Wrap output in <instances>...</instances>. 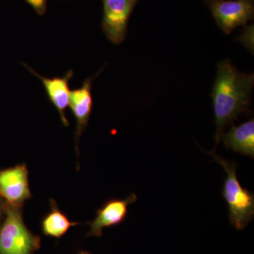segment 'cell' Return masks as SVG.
Masks as SVG:
<instances>
[{
	"label": "cell",
	"instance_id": "8992f818",
	"mask_svg": "<svg viewBox=\"0 0 254 254\" xmlns=\"http://www.w3.org/2000/svg\"><path fill=\"white\" fill-rule=\"evenodd\" d=\"M0 195L10 205L22 208L26 200L31 198L26 164L0 171Z\"/></svg>",
	"mask_w": 254,
	"mask_h": 254
},
{
	"label": "cell",
	"instance_id": "7c38bea8",
	"mask_svg": "<svg viewBox=\"0 0 254 254\" xmlns=\"http://www.w3.org/2000/svg\"><path fill=\"white\" fill-rule=\"evenodd\" d=\"M38 14L43 15L46 12V0H26Z\"/></svg>",
	"mask_w": 254,
	"mask_h": 254
},
{
	"label": "cell",
	"instance_id": "52a82bcc",
	"mask_svg": "<svg viewBox=\"0 0 254 254\" xmlns=\"http://www.w3.org/2000/svg\"><path fill=\"white\" fill-rule=\"evenodd\" d=\"M136 200V195L133 193L125 199L112 198L107 200L101 208L97 210L94 220L88 222L90 230L86 237H101L105 228L123 223L128 215V205L133 204Z\"/></svg>",
	"mask_w": 254,
	"mask_h": 254
},
{
	"label": "cell",
	"instance_id": "ba28073f",
	"mask_svg": "<svg viewBox=\"0 0 254 254\" xmlns=\"http://www.w3.org/2000/svg\"><path fill=\"white\" fill-rule=\"evenodd\" d=\"M23 66H26L30 72L41 80L46 89L48 98L59 113L60 119L64 126L68 127L69 123L66 117V110L69 105L71 90L68 83L73 77V71L69 70L64 76L62 77L57 76V77L48 78L41 76L26 64H23Z\"/></svg>",
	"mask_w": 254,
	"mask_h": 254
},
{
	"label": "cell",
	"instance_id": "8fae6325",
	"mask_svg": "<svg viewBox=\"0 0 254 254\" xmlns=\"http://www.w3.org/2000/svg\"><path fill=\"white\" fill-rule=\"evenodd\" d=\"M50 210L41 222V229L46 236L60 239L71 227L80 225V222H71L64 213L60 210L54 199L50 200Z\"/></svg>",
	"mask_w": 254,
	"mask_h": 254
},
{
	"label": "cell",
	"instance_id": "277c9868",
	"mask_svg": "<svg viewBox=\"0 0 254 254\" xmlns=\"http://www.w3.org/2000/svg\"><path fill=\"white\" fill-rule=\"evenodd\" d=\"M217 25L225 34L254 19V0H204Z\"/></svg>",
	"mask_w": 254,
	"mask_h": 254
},
{
	"label": "cell",
	"instance_id": "5b68a950",
	"mask_svg": "<svg viewBox=\"0 0 254 254\" xmlns=\"http://www.w3.org/2000/svg\"><path fill=\"white\" fill-rule=\"evenodd\" d=\"M138 0H103V28L114 44L123 43L127 36L130 15Z\"/></svg>",
	"mask_w": 254,
	"mask_h": 254
},
{
	"label": "cell",
	"instance_id": "6da1fadb",
	"mask_svg": "<svg viewBox=\"0 0 254 254\" xmlns=\"http://www.w3.org/2000/svg\"><path fill=\"white\" fill-rule=\"evenodd\" d=\"M254 84V73L241 72L229 60L218 64L211 94L216 125L213 152L216 150L225 128L232 125L241 113L250 111Z\"/></svg>",
	"mask_w": 254,
	"mask_h": 254
},
{
	"label": "cell",
	"instance_id": "9c48e42d",
	"mask_svg": "<svg viewBox=\"0 0 254 254\" xmlns=\"http://www.w3.org/2000/svg\"><path fill=\"white\" fill-rule=\"evenodd\" d=\"M94 77L86 78L79 88L71 91L69 107L73 116L76 119V126L75 131L76 153L78 155V143L83 131L86 129L92 110H93V95L92 83Z\"/></svg>",
	"mask_w": 254,
	"mask_h": 254
},
{
	"label": "cell",
	"instance_id": "7a4b0ae2",
	"mask_svg": "<svg viewBox=\"0 0 254 254\" xmlns=\"http://www.w3.org/2000/svg\"><path fill=\"white\" fill-rule=\"evenodd\" d=\"M215 161L218 162L227 174L224 182L222 195L228 205L229 220L237 230H242L254 217V193L240 185L237 176V164L229 162L208 152Z\"/></svg>",
	"mask_w": 254,
	"mask_h": 254
},
{
	"label": "cell",
	"instance_id": "30bf717a",
	"mask_svg": "<svg viewBox=\"0 0 254 254\" xmlns=\"http://www.w3.org/2000/svg\"><path fill=\"white\" fill-rule=\"evenodd\" d=\"M222 142L227 149L254 158V120L239 126H232L227 133H222Z\"/></svg>",
	"mask_w": 254,
	"mask_h": 254
},
{
	"label": "cell",
	"instance_id": "5bb4252c",
	"mask_svg": "<svg viewBox=\"0 0 254 254\" xmlns=\"http://www.w3.org/2000/svg\"><path fill=\"white\" fill-rule=\"evenodd\" d=\"M78 254H92L90 253V252H86V251H81V252H78Z\"/></svg>",
	"mask_w": 254,
	"mask_h": 254
},
{
	"label": "cell",
	"instance_id": "4fadbf2b",
	"mask_svg": "<svg viewBox=\"0 0 254 254\" xmlns=\"http://www.w3.org/2000/svg\"><path fill=\"white\" fill-rule=\"evenodd\" d=\"M2 204H1V200H0V219L1 218V215H2Z\"/></svg>",
	"mask_w": 254,
	"mask_h": 254
},
{
	"label": "cell",
	"instance_id": "3957f363",
	"mask_svg": "<svg viewBox=\"0 0 254 254\" xmlns=\"http://www.w3.org/2000/svg\"><path fill=\"white\" fill-rule=\"evenodd\" d=\"M21 208L8 205L0 228V254H33L41 248V239L23 221Z\"/></svg>",
	"mask_w": 254,
	"mask_h": 254
}]
</instances>
